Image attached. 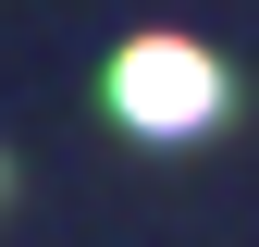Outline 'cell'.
Returning <instances> with one entry per match:
<instances>
[{"label": "cell", "instance_id": "cell-1", "mask_svg": "<svg viewBox=\"0 0 259 247\" xmlns=\"http://www.w3.org/2000/svg\"><path fill=\"white\" fill-rule=\"evenodd\" d=\"M111 99H123V124H148V136H185V124L222 111V62L185 50V37H136L111 62Z\"/></svg>", "mask_w": 259, "mask_h": 247}]
</instances>
